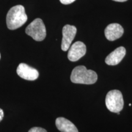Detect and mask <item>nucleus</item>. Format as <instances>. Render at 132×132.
<instances>
[{
	"label": "nucleus",
	"mask_w": 132,
	"mask_h": 132,
	"mask_svg": "<svg viewBox=\"0 0 132 132\" xmlns=\"http://www.w3.org/2000/svg\"><path fill=\"white\" fill-rule=\"evenodd\" d=\"M113 1H118V2H124V1H127V0H113Z\"/></svg>",
	"instance_id": "4468645a"
},
{
	"label": "nucleus",
	"mask_w": 132,
	"mask_h": 132,
	"mask_svg": "<svg viewBox=\"0 0 132 132\" xmlns=\"http://www.w3.org/2000/svg\"><path fill=\"white\" fill-rule=\"evenodd\" d=\"M86 53V47L85 44L80 41L74 43L69 48L67 57L70 61L75 62L81 58Z\"/></svg>",
	"instance_id": "0eeeda50"
},
{
	"label": "nucleus",
	"mask_w": 132,
	"mask_h": 132,
	"mask_svg": "<svg viewBox=\"0 0 132 132\" xmlns=\"http://www.w3.org/2000/svg\"><path fill=\"white\" fill-rule=\"evenodd\" d=\"M0 59H1V54H0Z\"/></svg>",
	"instance_id": "2eb2a0df"
},
{
	"label": "nucleus",
	"mask_w": 132,
	"mask_h": 132,
	"mask_svg": "<svg viewBox=\"0 0 132 132\" xmlns=\"http://www.w3.org/2000/svg\"><path fill=\"white\" fill-rule=\"evenodd\" d=\"M105 104L111 112L118 113L121 111L123 107V99L121 92L116 89L108 92L105 98Z\"/></svg>",
	"instance_id": "7ed1b4c3"
},
{
	"label": "nucleus",
	"mask_w": 132,
	"mask_h": 132,
	"mask_svg": "<svg viewBox=\"0 0 132 132\" xmlns=\"http://www.w3.org/2000/svg\"><path fill=\"white\" fill-rule=\"evenodd\" d=\"M55 124L57 129L61 132H78L75 125L64 118H57L56 119Z\"/></svg>",
	"instance_id": "9d476101"
},
{
	"label": "nucleus",
	"mask_w": 132,
	"mask_h": 132,
	"mask_svg": "<svg viewBox=\"0 0 132 132\" xmlns=\"http://www.w3.org/2000/svg\"><path fill=\"white\" fill-rule=\"evenodd\" d=\"M77 33V28L75 26L66 24L62 28V39L61 49L65 52L69 49L72 41Z\"/></svg>",
	"instance_id": "39448f33"
},
{
	"label": "nucleus",
	"mask_w": 132,
	"mask_h": 132,
	"mask_svg": "<svg viewBox=\"0 0 132 132\" xmlns=\"http://www.w3.org/2000/svg\"><path fill=\"white\" fill-rule=\"evenodd\" d=\"M3 118H4V111L2 109L0 108V122L3 120Z\"/></svg>",
	"instance_id": "ddd939ff"
},
{
	"label": "nucleus",
	"mask_w": 132,
	"mask_h": 132,
	"mask_svg": "<svg viewBox=\"0 0 132 132\" xmlns=\"http://www.w3.org/2000/svg\"><path fill=\"white\" fill-rule=\"evenodd\" d=\"M28 132H47V130L44 129V128L35 127L31 128V129L29 130Z\"/></svg>",
	"instance_id": "9b49d317"
},
{
	"label": "nucleus",
	"mask_w": 132,
	"mask_h": 132,
	"mask_svg": "<svg viewBox=\"0 0 132 132\" xmlns=\"http://www.w3.org/2000/svg\"><path fill=\"white\" fill-rule=\"evenodd\" d=\"M25 32L36 41L44 40L47 34L45 26L40 19H36L32 21L26 27Z\"/></svg>",
	"instance_id": "20e7f679"
},
{
	"label": "nucleus",
	"mask_w": 132,
	"mask_h": 132,
	"mask_svg": "<svg viewBox=\"0 0 132 132\" xmlns=\"http://www.w3.org/2000/svg\"><path fill=\"white\" fill-rule=\"evenodd\" d=\"M28 20L24 7L21 5L14 6L9 10L6 16V24L8 29L15 30L25 23Z\"/></svg>",
	"instance_id": "f257e3e1"
},
{
	"label": "nucleus",
	"mask_w": 132,
	"mask_h": 132,
	"mask_svg": "<svg viewBox=\"0 0 132 132\" xmlns=\"http://www.w3.org/2000/svg\"><path fill=\"white\" fill-rule=\"evenodd\" d=\"M16 73L21 78L29 81L37 80L39 76V72L36 69L24 63L19 64L16 69Z\"/></svg>",
	"instance_id": "423d86ee"
},
{
	"label": "nucleus",
	"mask_w": 132,
	"mask_h": 132,
	"mask_svg": "<svg viewBox=\"0 0 132 132\" xmlns=\"http://www.w3.org/2000/svg\"><path fill=\"white\" fill-rule=\"evenodd\" d=\"M126 54L124 47H119L111 52L105 59V62L109 65H116L122 60Z\"/></svg>",
	"instance_id": "1a4fd4ad"
},
{
	"label": "nucleus",
	"mask_w": 132,
	"mask_h": 132,
	"mask_svg": "<svg viewBox=\"0 0 132 132\" xmlns=\"http://www.w3.org/2000/svg\"><path fill=\"white\" fill-rule=\"evenodd\" d=\"M123 34L122 26L118 23H111L106 26L105 29V37L108 40L113 41L119 39Z\"/></svg>",
	"instance_id": "6e6552de"
},
{
	"label": "nucleus",
	"mask_w": 132,
	"mask_h": 132,
	"mask_svg": "<svg viewBox=\"0 0 132 132\" xmlns=\"http://www.w3.org/2000/svg\"><path fill=\"white\" fill-rule=\"evenodd\" d=\"M96 72L92 70H87L84 65L75 67L70 75L71 81L75 84L92 85L97 81Z\"/></svg>",
	"instance_id": "f03ea898"
},
{
	"label": "nucleus",
	"mask_w": 132,
	"mask_h": 132,
	"mask_svg": "<svg viewBox=\"0 0 132 132\" xmlns=\"http://www.w3.org/2000/svg\"><path fill=\"white\" fill-rule=\"evenodd\" d=\"M59 1L63 4H70L73 3L75 0H59Z\"/></svg>",
	"instance_id": "f8f14e48"
}]
</instances>
